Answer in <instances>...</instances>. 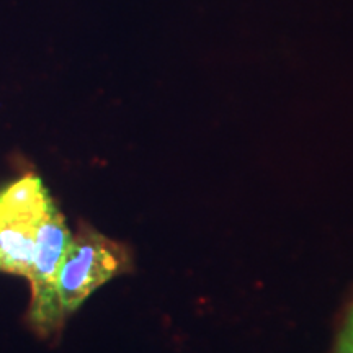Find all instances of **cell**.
Listing matches in <instances>:
<instances>
[{"instance_id": "1", "label": "cell", "mask_w": 353, "mask_h": 353, "mask_svg": "<svg viewBox=\"0 0 353 353\" xmlns=\"http://www.w3.org/2000/svg\"><path fill=\"white\" fill-rule=\"evenodd\" d=\"M131 270V250L125 244L110 239L88 224H81L69 242L57 278L65 316L77 311L101 285Z\"/></svg>"}, {"instance_id": "2", "label": "cell", "mask_w": 353, "mask_h": 353, "mask_svg": "<svg viewBox=\"0 0 353 353\" xmlns=\"http://www.w3.org/2000/svg\"><path fill=\"white\" fill-rule=\"evenodd\" d=\"M70 239L72 234L63 213L54 205L38 226L34 257L28 273L32 283L28 324L41 337L61 332L68 317L59 301L57 278Z\"/></svg>"}, {"instance_id": "3", "label": "cell", "mask_w": 353, "mask_h": 353, "mask_svg": "<svg viewBox=\"0 0 353 353\" xmlns=\"http://www.w3.org/2000/svg\"><path fill=\"white\" fill-rule=\"evenodd\" d=\"M39 223L0 216V272L28 278Z\"/></svg>"}, {"instance_id": "4", "label": "cell", "mask_w": 353, "mask_h": 353, "mask_svg": "<svg viewBox=\"0 0 353 353\" xmlns=\"http://www.w3.org/2000/svg\"><path fill=\"white\" fill-rule=\"evenodd\" d=\"M56 203L43 180L34 174H26L0 190V216L39 223Z\"/></svg>"}, {"instance_id": "5", "label": "cell", "mask_w": 353, "mask_h": 353, "mask_svg": "<svg viewBox=\"0 0 353 353\" xmlns=\"http://www.w3.org/2000/svg\"><path fill=\"white\" fill-rule=\"evenodd\" d=\"M337 343H343V345L353 347V304L350 306V309H348L345 321H343V325H342L341 334H339Z\"/></svg>"}, {"instance_id": "6", "label": "cell", "mask_w": 353, "mask_h": 353, "mask_svg": "<svg viewBox=\"0 0 353 353\" xmlns=\"http://www.w3.org/2000/svg\"><path fill=\"white\" fill-rule=\"evenodd\" d=\"M334 353H353V347L343 345V343H337V345H335Z\"/></svg>"}]
</instances>
